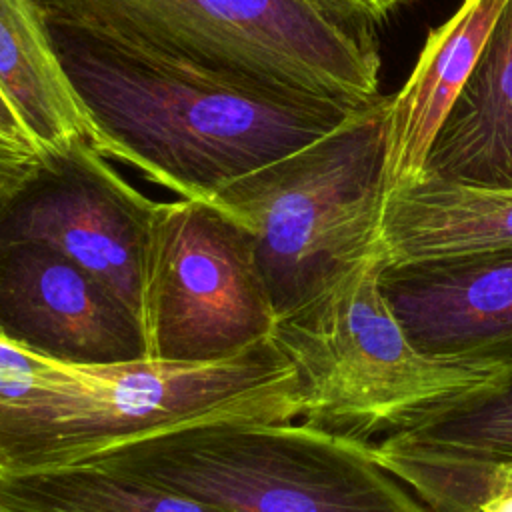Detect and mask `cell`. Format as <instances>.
<instances>
[{
    "label": "cell",
    "mask_w": 512,
    "mask_h": 512,
    "mask_svg": "<svg viewBox=\"0 0 512 512\" xmlns=\"http://www.w3.org/2000/svg\"><path fill=\"white\" fill-rule=\"evenodd\" d=\"M376 254L336 286L276 320L270 338L296 370L302 420L372 442L412 414L496 382L508 366L420 352L384 300Z\"/></svg>",
    "instance_id": "cell-6"
},
{
    "label": "cell",
    "mask_w": 512,
    "mask_h": 512,
    "mask_svg": "<svg viewBox=\"0 0 512 512\" xmlns=\"http://www.w3.org/2000/svg\"><path fill=\"white\" fill-rule=\"evenodd\" d=\"M0 92L38 150L88 138L82 108L28 0H0Z\"/></svg>",
    "instance_id": "cell-15"
},
{
    "label": "cell",
    "mask_w": 512,
    "mask_h": 512,
    "mask_svg": "<svg viewBox=\"0 0 512 512\" xmlns=\"http://www.w3.org/2000/svg\"><path fill=\"white\" fill-rule=\"evenodd\" d=\"M504 4L506 0H464L428 34L412 74L390 100V190L422 176L430 146L470 78Z\"/></svg>",
    "instance_id": "cell-11"
},
{
    "label": "cell",
    "mask_w": 512,
    "mask_h": 512,
    "mask_svg": "<svg viewBox=\"0 0 512 512\" xmlns=\"http://www.w3.org/2000/svg\"><path fill=\"white\" fill-rule=\"evenodd\" d=\"M342 6H348L368 18H372L374 22L384 20L392 10H396L398 6H402L408 0H334Z\"/></svg>",
    "instance_id": "cell-18"
},
{
    "label": "cell",
    "mask_w": 512,
    "mask_h": 512,
    "mask_svg": "<svg viewBox=\"0 0 512 512\" xmlns=\"http://www.w3.org/2000/svg\"><path fill=\"white\" fill-rule=\"evenodd\" d=\"M0 336L86 366L148 360L138 316L92 272L32 240H0Z\"/></svg>",
    "instance_id": "cell-9"
},
{
    "label": "cell",
    "mask_w": 512,
    "mask_h": 512,
    "mask_svg": "<svg viewBox=\"0 0 512 512\" xmlns=\"http://www.w3.org/2000/svg\"><path fill=\"white\" fill-rule=\"evenodd\" d=\"M44 24V22H42ZM88 140L178 198L230 182L314 142L364 104L246 90L110 40L44 24Z\"/></svg>",
    "instance_id": "cell-1"
},
{
    "label": "cell",
    "mask_w": 512,
    "mask_h": 512,
    "mask_svg": "<svg viewBox=\"0 0 512 512\" xmlns=\"http://www.w3.org/2000/svg\"><path fill=\"white\" fill-rule=\"evenodd\" d=\"M86 32L246 90L352 104L378 96L376 22L334 0H28Z\"/></svg>",
    "instance_id": "cell-3"
},
{
    "label": "cell",
    "mask_w": 512,
    "mask_h": 512,
    "mask_svg": "<svg viewBox=\"0 0 512 512\" xmlns=\"http://www.w3.org/2000/svg\"><path fill=\"white\" fill-rule=\"evenodd\" d=\"M226 512H426L368 442L288 420H210L144 436L86 462Z\"/></svg>",
    "instance_id": "cell-5"
},
{
    "label": "cell",
    "mask_w": 512,
    "mask_h": 512,
    "mask_svg": "<svg viewBox=\"0 0 512 512\" xmlns=\"http://www.w3.org/2000/svg\"><path fill=\"white\" fill-rule=\"evenodd\" d=\"M422 176L512 188V0H506L470 78L444 118Z\"/></svg>",
    "instance_id": "cell-12"
},
{
    "label": "cell",
    "mask_w": 512,
    "mask_h": 512,
    "mask_svg": "<svg viewBox=\"0 0 512 512\" xmlns=\"http://www.w3.org/2000/svg\"><path fill=\"white\" fill-rule=\"evenodd\" d=\"M378 438L368 442L378 464H512V364L496 382L430 404Z\"/></svg>",
    "instance_id": "cell-14"
},
{
    "label": "cell",
    "mask_w": 512,
    "mask_h": 512,
    "mask_svg": "<svg viewBox=\"0 0 512 512\" xmlns=\"http://www.w3.org/2000/svg\"><path fill=\"white\" fill-rule=\"evenodd\" d=\"M0 132L8 138H14V140H20V142H26V144H32V140L28 138L22 122L18 120L14 108L10 106V102L4 98V94L0 92ZM34 146V144H32ZM36 148V146H34Z\"/></svg>",
    "instance_id": "cell-19"
},
{
    "label": "cell",
    "mask_w": 512,
    "mask_h": 512,
    "mask_svg": "<svg viewBox=\"0 0 512 512\" xmlns=\"http://www.w3.org/2000/svg\"><path fill=\"white\" fill-rule=\"evenodd\" d=\"M40 150L0 132V196L12 190L34 166Z\"/></svg>",
    "instance_id": "cell-17"
},
{
    "label": "cell",
    "mask_w": 512,
    "mask_h": 512,
    "mask_svg": "<svg viewBox=\"0 0 512 512\" xmlns=\"http://www.w3.org/2000/svg\"><path fill=\"white\" fill-rule=\"evenodd\" d=\"M390 100L378 94L328 134L208 200L248 234L276 320L382 252Z\"/></svg>",
    "instance_id": "cell-4"
},
{
    "label": "cell",
    "mask_w": 512,
    "mask_h": 512,
    "mask_svg": "<svg viewBox=\"0 0 512 512\" xmlns=\"http://www.w3.org/2000/svg\"><path fill=\"white\" fill-rule=\"evenodd\" d=\"M6 512H226L172 488L94 464L0 474Z\"/></svg>",
    "instance_id": "cell-16"
},
{
    "label": "cell",
    "mask_w": 512,
    "mask_h": 512,
    "mask_svg": "<svg viewBox=\"0 0 512 512\" xmlns=\"http://www.w3.org/2000/svg\"><path fill=\"white\" fill-rule=\"evenodd\" d=\"M0 512H6V510H2V508H0Z\"/></svg>",
    "instance_id": "cell-20"
},
{
    "label": "cell",
    "mask_w": 512,
    "mask_h": 512,
    "mask_svg": "<svg viewBox=\"0 0 512 512\" xmlns=\"http://www.w3.org/2000/svg\"><path fill=\"white\" fill-rule=\"evenodd\" d=\"M158 206L80 136L42 148L26 176L0 196V240L58 250L112 288L140 320Z\"/></svg>",
    "instance_id": "cell-8"
},
{
    "label": "cell",
    "mask_w": 512,
    "mask_h": 512,
    "mask_svg": "<svg viewBox=\"0 0 512 512\" xmlns=\"http://www.w3.org/2000/svg\"><path fill=\"white\" fill-rule=\"evenodd\" d=\"M380 242L386 262L512 248V188L428 176L394 186L384 200Z\"/></svg>",
    "instance_id": "cell-13"
},
{
    "label": "cell",
    "mask_w": 512,
    "mask_h": 512,
    "mask_svg": "<svg viewBox=\"0 0 512 512\" xmlns=\"http://www.w3.org/2000/svg\"><path fill=\"white\" fill-rule=\"evenodd\" d=\"M148 360L208 364L270 338L276 314L244 228L208 200L160 202L146 262Z\"/></svg>",
    "instance_id": "cell-7"
},
{
    "label": "cell",
    "mask_w": 512,
    "mask_h": 512,
    "mask_svg": "<svg viewBox=\"0 0 512 512\" xmlns=\"http://www.w3.org/2000/svg\"><path fill=\"white\" fill-rule=\"evenodd\" d=\"M210 420H302L296 370L266 338L208 362H62L0 338V474L86 464Z\"/></svg>",
    "instance_id": "cell-2"
},
{
    "label": "cell",
    "mask_w": 512,
    "mask_h": 512,
    "mask_svg": "<svg viewBox=\"0 0 512 512\" xmlns=\"http://www.w3.org/2000/svg\"><path fill=\"white\" fill-rule=\"evenodd\" d=\"M380 292L424 354L472 364H512V248L384 262Z\"/></svg>",
    "instance_id": "cell-10"
}]
</instances>
